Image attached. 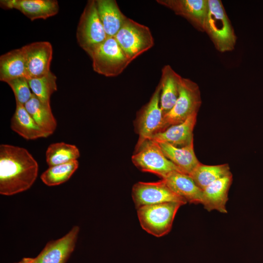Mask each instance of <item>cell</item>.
Returning a JSON list of instances; mask_svg holds the SVG:
<instances>
[{"label":"cell","instance_id":"cell-1","mask_svg":"<svg viewBox=\"0 0 263 263\" xmlns=\"http://www.w3.org/2000/svg\"><path fill=\"white\" fill-rule=\"evenodd\" d=\"M37 162L25 148L0 146V193L12 195L33 185L38 174Z\"/></svg>","mask_w":263,"mask_h":263},{"label":"cell","instance_id":"cell-2","mask_svg":"<svg viewBox=\"0 0 263 263\" xmlns=\"http://www.w3.org/2000/svg\"><path fill=\"white\" fill-rule=\"evenodd\" d=\"M208 3L204 32L219 52L225 53L233 50L237 36L222 2L220 0H208Z\"/></svg>","mask_w":263,"mask_h":263},{"label":"cell","instance_id":"cell-3","mask_svg":"<svg viewBox=\"0 0 263 263\" xmlns=\"http://www.w3.org/2000/svg\"><path fill=\"white\" fill-rule=\"evenodd\" d=\"M88 55L94 71L107 77L119 75L131 62L114 37H108Z\"/></svg>","mask_w":263,"mask_h":263},{"label":"cell","instance_id":"cell-4","mask_svg":"<svg viewBox=\"0 0 263 263\" xmlns=\"http://www.w3.org/2000/svg\"><path fill=\"white\" fill-rule=\"evenodd\" d=\"M183 205L177 202H167L139 207L137 215L140 225L154 236H164L170 231L176 214Z\"/></svg>","mask_w":263,"mask_h":263},{"label":"cell","instance_id":"cell-5","mask_svg":"<svg viewBox=\"0 0 263 263\" xmlns=\"http://www.w3.org/2000/svg\"><path fill=\"white\" fill-rule=\"evenodd\" d=\"M114 38L131 62L154 45L150 28L129 18Z\"/></svg>","mask_w":263,"mask_h":263},{"label":"cell","instance_id":"cell-6","mask_svg":"<svg viewBox=\"0 0 263 263\" xmlns=\"http://www.w3.org/2000/svg\"><path fill=\"white\" fill-rule=\"evenodd\" d=\"M201 104L198 85L190 79L182 77L179 96L172 108L164 116L162 131L170 126L182 123L191 114L198 113Z\"/></svg>","mask_w":263,"mask_h":263},{"label":"cell","instance_id":"cell-7","mask_svg":"<svg viewBox=\"0 0 263 263\" xmlns=\"http://www.w3.org/2000/svg\"><path fill=\"white\" fill-rule=\"evenodd\" d=\"M132 161L141 171L155 174L162 179L173 171H181L167 158L159 144L151 139L146 141L135 149Z\"/></svg>","mask_w":263,"mask_h":263},{"label":"cell","instance_id":"cell-8","mask_svg":"<svg viewBox=\"0 0 263 263\" xmlns=\"http://www.w3.org/2000/svg\"><path fill=\"white\" fill-rule=\"evenodd\" d=\"M108 37L99 18L95 0H88L77 27L78 44L88 54Z\"/></svg>","mask_w":263,"mask_h":263},{"label":"cell","instance_id":"cell-9","mask_svg":"<svg viewBox=\"0 0 263 263\" xmlns=\"http://www.w3.org/2000/svg\"><path fill=\"white\" fill-rule=\"evenodd\" d=\"M160 91L161 87L158 83L149 101L137 115L135 127L138 139L135 149L163 130L164 115L160 106Z\"/></svg>","mask_w":263,"mask_h":263},{"label":"cell","instance_id":"cell-10","mask_svg":"<svg viewBox=\"0 0 263 263\" xmlns=\"http://www.w3.org/2000/svg\"><path fill=\"white\" fill-rule=\"evenodd\" d=\"M132 197L137 209L167 202L185 205L187 202L176 195L162 179L155 182H139L132 188Z\"/></svg>","mask_w":263,"mask_h":263},{"label":"cell","instance_id":"cell-11","mask_svg":"<svg viewBox=\"0 0 263 263\" xmlns=\"http://www.w3.org/2000/svg\"><path fill=\"white\" fill-rule=\"evenodd\" d=\"M26 59L27 79L47 75L53 56V48L48 41H38L22 47Z\"/></svg>","mask_w":263,"mask_h":263},{"label":"cell","instance_id":"cell-12","mask_svg":"<svg viewBox=\"0 0 263 263\" xmlns=\"http://www.w3.org/2000/svg\"><path fill=\"white\" fill-rule=\"evenodd\" d=\"M157 2L186 19L196 30L204 32L208 0H157Z\"/></svg>","mask_w":263,"mask_h":263},{"label":"cell","instance_id":"cell-13","mask_svg":"<svg viewBox=\"0 0 263 263\" xmlns=\"http://www.w3.org/2000/svg\"><path fill=\"white\" fill-rule=\"evenodd\" d=\"M79 227L75 226L64 236L49 242L33 263H65L74 250Z\"/></svg>","mask_w":263,"mask_h":263},{"label":"cell","instance_id":"cell-14","mask_svg":"<svg viewBox=\"0 0 263 263\" xmlns=\"http://www.w3.org/2000/svg\"><path fill=\"white\" fill-rule=\"evenodd\" d=\"M0 6L4 9H16L31 20L45 19L57 14L58 2L55 0H2Z\"/></svg>","mask_w":263,"mask_h":263},{"label":"cell","instance_id":"cell-15","mask_svg":"<svg viewBox=\"0 0 263 263\" xmlns=\"http://www.w3.org/2000/svg\"><path fill=\"white\" fill-rule=\"evenodd\" d=\"M198 113L189 116L181 123L170 126L150 139L158 143H168L177 147L186 146L193 142V130Z\"/></svg>","mask_w":263,"mask_h":263},{"label":"cell","instance_id":"cell-16","mask_svg":"<svg viewBox=\"0 0 263 263\" xmlns=\"http://www.w3.org/2000/svg\"><path fill=\"white\" fill-rule=\"evenodd\" d=\"M232 180L231 174L217 180L202 190V204L207 210H216L222 213H227L226 204Z\"/></svg>","mask_w":263,"mask_h":263},{"label":"cell","instance_id":"cell-17","mask_svg":"<svg viewBox=\"0 0 263 263\" xmlns=\"http://www.w3.org/2000/svg\"><path fill=\"white\" fill-rule=\"evenodd\" d=\"M162 179L176 195L187 203L202 204V190L189 175L175 171Z\"/></svg>","mask_w":263,"mask_h":263},{"label":"cell","instance_id":"cell-18","mask_svg":"<svg viewBox=\"0 0 263 263\" xmlns=\"http://www.w3.org/2000/svg\"><path fill=\"white\" fill-rule=\"evenodd\" d=\"M182 78L169 65L162 68L159 83L161 87L160 106L164 115L172 108L179 96Z\"/></svg>","mask_w":263,"mask_h":263},{"label":"cell","instance_id":"cell-19","mask_svg":"<svg viewBox=\"0 0 263 263\" xmlns=\"http://www.w3.org/2000/svg\"><path fill=\"white\" fill-rule=\"evenodd\" d=\"M97 13L108 37H114L128 18L114 0H95Z\"/></svg>","mask_w":263,"mask_h":263},{"label":"cell","instance_id":"cell-20","mask_svg":"<svg viewBox=\"0 0 263 263\" xmlns=\"http://www.w3.org/2000/svg\"><path fill=\"white\" fill-rule=\"evenodd\" d=\"M158 144L167 158L184 173L190 175L201 163L195 155L193 142L182 147L168 143Z\"/></svg>","mask_w":263,"mask_h":263},{"label":"cell","instance_id":"cell-21","mask_svg":"<svg viewBox=\"0 0 263 263\" xmlns=\"http://www.w3.org/2000/svg\"><path fill=\"white\" fill-rule=\"evenodd\" d=\"M10 126L13 131L27 140L46 138L50 136L36 123L24 106L19 103H16Z\"/></svg>","mask_w":263,"mask_h":263},{"label":"cell","instance_id":"cell-22","mask_svg":"<svg viewBox=\"0 0 263 263\" xmlns=\"http://www.w3.org/2000/svg\"><path fill=\"white\" fill-rule=\"evenodd\" d=\"M26 75V59L23 47L7 52L0 57V80L7 81Z\"/></svg>","mask_w":263,"mask_h":263},{"label":"cell","instance_id":"cell-23","mask_svg":"<svg viewBox=\"0 0 263 263\" xmlns=\"http://www.w3.org/2000/svg\"><path fill=\"white\" fill-rule=\"evenodd\" d=\"M24 107L43 130L50 135L54 132L57 127V122L52 113L50 103L43 102L33 94Z\"/></svg>","mask_w":263,"mask_h":263},{"label":"cell","instance_id":"cell-24","mask_svg":"<svg viewBox=\"0 0 263 263\" xmlns=\"http://www.w3.org/2000/svg\"><path fill=\"white\" fill-rule=\"evenodd\" d=\"M231 174L228 164L207 165L201 163L189 175L203 190L213 182Z\"/></svg>","mask_w":263,"mask_h":263},{"label":"cell","instance_id":"cell-25","mask_svg":"<svg viewBox=\"0 0 263 263\" xmlns=\"http://www.w3.org/2000/svg\"><path fill=\"white\" fill-rule=\"evenodd\" d=\"M80 155L76 146L64 142L51 144L45 153L46 161L49 167L77 160Z\"/></svg>","mask_w":263,"mask_h":263},{"label":"cell","instance_id":"cell-26","mask_svg":"<svg viewBox=\"0 0 263 263\" xmlns=\"http://www.w3.org/2000/svg\"><path fill=\"white\" fill-rule=\"evenodd\" d=\"M79 163L77 160L57 165L45 170L41 175L42 181L48 186L59 185L68 181L77 169Z\"/></svg>","mask_w":263,"mask_h":263},{"label":"cell","instance_id":"cell-27","mask_svg":"<svg viewBox=\"0 0 263 263\" xmlns=\"http://www.w3.org/2000/svg\"><path fill=\"white\" fill-rule=\"evenodd\" d=\"M31 91L41 101L50 103L52 94L57 91L56 77L51 71L46 75L28 79Z\"/></svg>","mask_w":263,"mask_h":263},{"label":"cell","instance_id":"cell-28","mask_svg":"<svg viewBox=\"0 0 263 263\" xmlns=\"http://www.w3.org/2000/svg\"><path fill=\"white\" fill-rule=\"evenodd\" d=\"M12 89L16 103L24 105L31 99L33 93L30 88L28 79L20 77L11 79L6 82Z\"/></svg>","mask_w":263,"mask_h":263},{"label":"cell","instance_id":"cell-29","mask_svg":"<svg viewBox=\"0 0 263 263\" xmlns=\"http://www.w3.org/2000/svg\"><path fill=\"white\" fill-rule=\"evenodd\" d=\"M22 263H29V258H23L21 261Z\"/></svg>","mask_w":263,"mask_h":263},{"label":"cell","instance_id":"cell-30","mask_svg":"<svg viewBox=\"0 0 263 263\" xmlns=\"http://www.w3.org/2000/svg\"><path fill=\"white\" fill-rule=\"evenodd\" d=\"M29 263H33L32 258H29Z\"/></svg>","mask_w":263,"mask_h":263},{"label":"cell","instance_id":"cell-31","mask_svg":"<svg viewBox=\"0 0 263 263\" xmlns=\"http://www.w3.org/2000/svg\"><path fill=\"white\" fill-rule=\"evenodd\" d=\"M22 263L21 261L19 262V263Z\"/></svg>","mask_w":263,"mask_h":263}]
</instances>
